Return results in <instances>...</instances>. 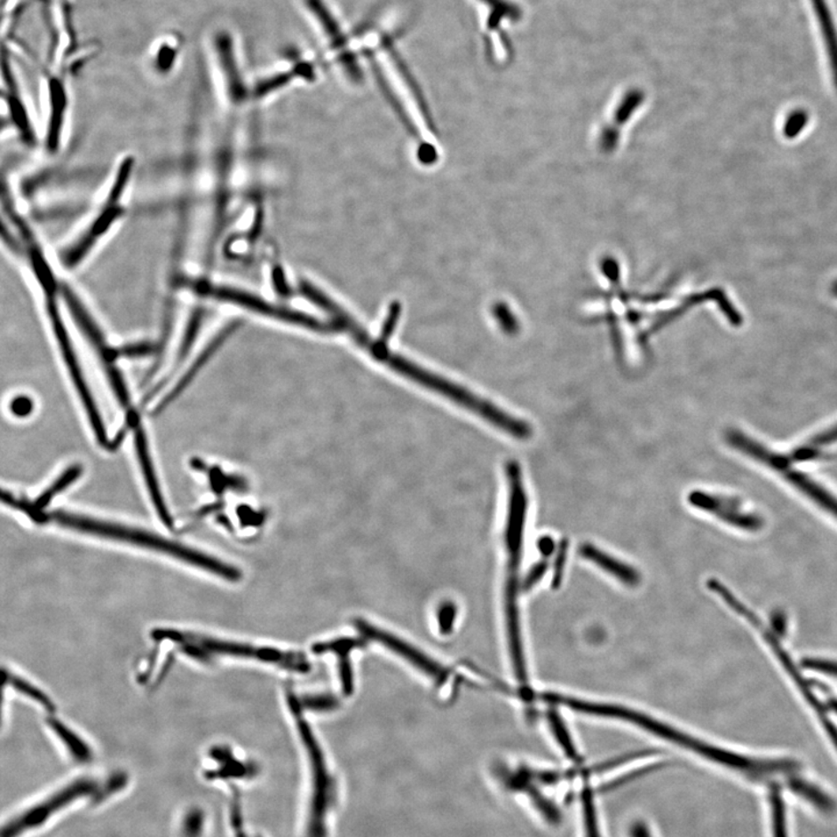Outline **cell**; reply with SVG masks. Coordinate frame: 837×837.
Masks as SVG:
<instances>
[{
    "label": "cell",
    "instance_id": "obj_1",
    "mask_svg": "<svg viewBox=\"0 0 837 837\" xmlns=\"http://www.w3.org/2000/svg\"><path fill=\"white\" fill-rule=\"evenodd\" d=\"M509 482L508 516L504 531V580H502V612L509 617L520 614L521 565L524 561L525 521L528 501L523 472L516 461L506 464Z\"/></svg>",
    "mask_w": 837,
    "mask_h": 837
},
{
    "label": "cell",
    "instance_id": "obj_2",
    "mask_svg": "<svg viewBox=\"0 0 837 837\" xmlns=\"http://www.w3.org/2000/svg\"><path fill=\"white\" fill-rule=\"evenodd\" d=\"M47 520L67 525V527L78 529V531L120 540V541L137 544V546L171 555V557L182 559V561L190 563V565H197L199 568L206 570V572L216 573V575L230 581L241 580V572L234 566L217 561V559L199 553L197 550L190 549V548L184 547L182 544L169 541V540L154 535L152 533L62 512H55L46 516Z\"/></svg>",
    "mask_w": 837,
    "mask_h": 837
},
{
    "label": "cell",
    "instance_id": "obj_3",
    "mask_svg": "<svg viewBox=\"0 0 837 837\" xmlns=\"http://www.w3.org/2000/svg\"><path fill=\"white\" fill-rule=\"evenodd\" d=\"M645 733L657 738L663 739L683 749L696 754L716 764L733 769L743 775L755 780H768L777 775H794L798 765L792 761L784 760H758V758L738 755L737 753L728 752L718 746L686 734L671 724L662 722L651 715L644 723Z\"/></svg>",
    "mask_w": 837,
    "mask_h": 837
},
{
    "label": "cell",
    "instance_id": "obj_4",
    "mask_svg": "<svg viewBox=\"0 0 837 837\" xmlns=\"http://www.w3.org/2000/svg\"><path fill=\"white\" fill-rule=\"evenodd\" d=\"M727 440L738 452L746 454L752 459L778 472L795 489L801 491L807 498H809L810 501L816 502L822 509L832 514L837 519V498L825 490V487H822L816 480L805 475L804 472L792 467L786 456L772 452L767 446L758 444L757 441L750 438L748 435L738 430H730L727 434Z\"/></svg>",
    "mask_w": 837,
    "mask_h": 837
},
{
    "label": "cell",
    "instance_id": "obj_5",
    "mask_svg": "<svg viewBox=\"0 0 837 837\" xmlns=\"http://www.w3.org/2000/svg\"><path fill=\"white\" fill-rule=\"evenodd\" d=\"M153 637H155L156 640L170 639L181 642V644H194L204 649L209 654L257 659L261 662L275 664V666L284 667V669L296 671V673H309L311 669L309 660L302 654H296V652L279 651V649L268 647H254L250 644L220 641L208 636H196V634H182L175 632V630H154Z\"/></svg>",
    "mask_w": 837,
    "mask_h": 837
},
{
    "label": "cell",
    "instance_id": "obj_6",
    "mask_svg": "<svg viewBox=\"0 0 837 837\" xmlns=\"http://www.w3.org/2000/svg\"><path fill=\"white\" fill-rule=\"evenodd\" d=\"M131 171H133V160L127 159L119 167L114 186L111 187L110 196L105 202L104 208H101L99 213L92 220L88 230L85 231V234H83L76 243L63 251L62 262L67 268H74V266L80 265L88 257L92 248L99 243L101 238L107 234V232L114 227L116 221L125 213L120 201H122V194L125 193Z\"/></svg>",
    "mask_w": 837,
    "mask_h": 837
},
{
    "label": "cell",
    "instance_id": "obj_7",
    "mask_svg": "<svg viewBox=\"0 0 837 837\" xmlns=\"http://www.w3.org/2000/svg\"><path fill=\"white\" fill-rule=\"evenodd\" d=\"M99 790V784L95 780H76V782L71 783L70 786L51 795L46 801L33 806L32 809L25 810L20 816L14 817L3 829V837H18L24 834L25 832L32 831V829L39 827V825L50 820V817L61 810L63 807L70 805L77 799L95 794Z\"/></svg>",
    "mask_w": 837,
    "mask_h": 837
},
{
    "label": "cell",
    "instance_id": "obj_8",
    "mask_svg": "<svg viewBox=\"0 0 837 837\" xmlns=\"http://www.w3.org/2000/svg\"><path fill=\"white\" fill-rule=\"evenodd\" d=\"M56 295H58V292H51V294L44 295L47 300V311L48 314H50L52 328L55 330L56 337H58L63 356H65L67 366L69 367L71 377H73L78 394H80L83 404H84L86 413H88L90 422H91L93 430H95L96 437L99 438L100 445L108 446L107 431H105V427L103 422H101L99 410H97L91 394L89 392L88 386H86L85 381L83 379L77 359L75 358L73 349H71L69 337L67 336V330L63 328L61 317H59V313L58 298H56Z\"/></svg>",
    "mask_w": 837,
    "mask_h": 837
},
{
    "label": "cell",
    "instance_id": "obj_9",
    "mask_svg": "<svg viewBox=\"0 0 837 837\" xmlns=\"http://www.w3.org/2000/svg\"><path fill=\"white\" fill-rule=\"evenodd\" d=\"M356 628L367 639L376 641L377 644L384 645L394 654L400 656L401 659L418 669L420 673L430 677L435 684L438 686L448 684L449 671L442 667L440 663L435 662L430 656L423 654L419 649L408 644L407 641L401 640L399 637L394 636L393 634L385 632L384 629L378 628L376 626L369 625L364 620L356 621Z\"/></svg>",
    "mask_w": 837,
    "mask_h": 837
},
{
    "label": "cell",
    "instance_id": "obj_10",
    "mask_svg": "<svg viewBox=\"0 0 837 837\" xmlns=\"http://www.w3.org/2000/svg\"><path fill=\"white\" fill-rule=\"evenodd\" d=\"M689 502L693 508L704 510L734 527L755 532L763 525V521L760 517L746 513L741 504L734 498L704 493V491H693L689 495Z\"/></svg>",
    "mask_w": 837,
    "mask_h": 837
},
{
    "label": "cell",
    "instance_id": "obj_11",
    "mask_svg": "<svg viewBox=\"0 0 837 837\" xmlns=\"http://www.w3.org/2000/svg\"><path fill=\"white\" fill-rule=\"evenodd\" d=\"M580 555L584 559L598 566V569L611 576L613 580L619 581L626 587L634 588L640 584L641 577L639 572L632 566L627 565L624 561L612 557V555L600 550L599 548L584 544L580 548Z\"/></svg>",
    "mask_w": 837,
    "mask_h": 837
},
{
    "label": "cell",
    "instance_id": "obj_12",
    "mask_svg": "<svg viewBox=\"0 0 837 837\" xmlns=\"http://www.w3.org/2000/svg\"><path fill=\"white\" fill-rule=\"evenodd\" d=\"M501 773V780L510 790L525 792L531 798L533 804L541 812L550 824L557 825L561 821V814L553 802L548 801L546 797L532 784L531 771L519 770L516 773Z\"/></svg>",
    "mask_w": 837,
    "mask_h": 837
},
{
    "label": "cell",
    "instance_id": "obj_13",
    "mask_svg": "<svg viewBox=\"0 0 837 837\" xmlns=\"http://www.w3.org/2000/svg\"><path fill=\"white\" fill-rule=\"evenodd\" d=\"M135 446H137V453L138 460H140L142 471H144L146 483H147L150 497L157 513L161 517V520L163 521V524L169 528H172L174 523H172V517L169 514V510L165 508L164 501L162 494H161L159 484H157L155 472H154L152 461H150L147 441H146L144 430L141 428H137L135 431Z\"/></svg>",
    "mask_w": 837,
    "mask_h": 837
},
{
    "label": "cell",
    "instance_id": "obj_14",
    "mask_svg": "<svg viewBox=\"0 0 837 837\" xmlns=\"http://www.w3.org/2000/svg\"><path fill=\"white\" fill-rule=\"evenodd\" d=\"M50 86V122H48L46 145L50 152L55 153L61 145L67 111V96L65 89L59 81H52Z\"/></svg>",
    "mask_w": 837,
    "mask_h": 837
},
{
    "label": "cell",
    "instance_id": "obj_15",
    "mask_svg": "<svg viewBox=\"0 0 837 837\" xmlns=\"http://www.w3.org/2000/svg\"><path fill=\"white\" fill-rule=\"evenodd\" d=\"M359 645H361L359 641L348 639L314 645V652H318V654H321V652H336L339 655L341 684H343V693L345 694H351L354 691V681H352V671L351 663H349L348 652L352 648L359 647Z\"/></svg>",
    "mask_w": 837,
    "mask_h": 837
},
{
    "label": "cell",
    "instance_id": "obj_16",
    "mask_svg": "<svg viewBox=\"0 0 837 837\" xmlns=\"http://www.w3.org/2000/svg\"><path fill=\"white\" fill-rule=\"evenodd\" d=\"M48 723H50L51 730L58 734V737L61 738V741L65 743V746L75 760L80 762L91 760V750L89 749V746H86L77 735H75L73 731L67 730L65 724L52 718L48 720Z\"/></svg>",
    "mask_w": 837,
    "mask_h": 837
},
{
    "label": "cell",
    "instance_id": "obj_17",
    "mask_svg": "<svg viewBox=\"0 0 837 837\" xmlns=\"http://www.w3.org/2000/svg\"><path fill=\"white\" fill-rule=\"evenodd\" d=\"M233 326H231L230 328H227L226 330H225L224 334H220V336L217 337L216 341H214L213 343L209 345L204 354H202L201 358L198 359L197 363H194V366L191 367V369L189 370V373L186 375V377L182 378L181 381H179L178 385L176 386L174 390H172L170 394H169V396L164 398V399L162 400V403H161L160 407H157V410H156L157 412L162 411L163 408L167 407L168 404H170L171 401L175 399L176 396H178V394L183 391V389L186 388L187 383H189L191 379L193 378L197 371L201 369L202 366H204L205 362L208 361L209 358H211L213 351H216V349L219 347L221 341L225 340V337L227 336V334L230 333L233 328H233Z\"/></svg>",
    "mask_w": 837,
    "mask_h": 837
},
{
    "label": "cell",
    "instance_id": "obj_18",
    "mask_svg": "<svg viewBox=\"0 0 837 837\" xmlns=\"http://www.w3.org/2000/svg\"><path fill=\"white\" fill-rule=\"evenodd\" d=\"M4 678L5 682L12 685L14 689L31 698V699L37 701L40 705H43L44 709H47L48 712H55V705L52 704V701L44 694L41 692L39 689H36V686L29 684L28 682L24 681L20 677H17L13 674H10L9 671H3Z\"/></svg>",
    "mask_w": 837,
    "mask_h": 837
},
{
    "label": "cell",
    "instance_id": "obj_19",
    "mask_svg": "<svg viewBox=\"0 0 837 837\" xmlns=\"http://www.w3.org/2000/svg\"><path fill=\"white\" fill-rule=\"evenodd\" d=\"M548 723L550 724L551 731L557 741L561 746L563 752H565V756L572 758V760H577L578 752L568 730H566L565 723L558 718L557 713L551 712L548 715Z\"/></svg>",
    "mask_w": 837,
    "mask_h": 837
},
{
    "label": "cell",
    "instance_id": "obj_20",
    "mask_svg": "<svg viewBox=\"0 0 837 837\" xmlns=\"http://www.w3.org/2000/svg\"><path fill=\"white\" fill-rule=\"evenodd\" d=\"M482 2L487 4L493 9L491 10L493 12H491L489 22H487L490 29L497 28L505 18L516 21L521 16L519 7L514 5V4L505 2V0H482Z\"/></svg>",
    "mask_w": 837,
    "mask_h": 837
},
{
    "label": "cell",
    "instance_id": "obj_21",
    "mask_svg": "<svg viewBox=\"0 0 837 837\" xmlns=\"http://www.w3.org/2000/svg\"><path fill=\"white\" fill-rule=\"evenodd\" d=\"M81 474V467H78V465H76V467H71L69 470H67L65 474L59 477L58 482L52 484L50 489H48L46 493L37 499L36 504L33 505L34 509H36L37 510H43L48 504H50L51 498L54 497L55 494H58L59 493H61L62 490H65L66 487L69 486L70 483H73L75 479H77Z\"/></svg>",
    "mask_w": 837,
    "mask_h": 837
},
{
    "label": "cell",
    "instance_id": "obj_22",
    "mask_svg": "<svg viewBox=\"0 0 837 837\" xmlns=\"http://www.w3.org/2000/svg\"><path fill=\"white\" fill-rule=\"evenodd\" d=\"M773 837H787L786 806L779 788L772 787L770 795Z\"/></svg>",
    "mask_w": 837,
    "mask_h": 837
},
{
    "label": "cell",
    "instance_id": "obj_23",
    "mask_svg": "<svg viewBox=\"0 0 837 837\" xmlns=\"http://www.w3.org/2000/svg\"><path fill=\"white\" fill-rule=\"evenodd\" d=\"M581 809H583L585 835L587 837H600L598 820H596V812L595 801L591 788H584L580 794Z\"/></svg>",
    "mask_w": 837,
    "mask_h": 837
},
{
    "label": "cell",
    "instance_id": "obj_24",
    "mask_svg": "<svg viewBox=\"0 0 837 837\" xmlns=\"http://www.w3.org/2000/svg\"><path fill=\"white\" fill-rule=\"evenodd\" d=\"M457 618V607L453 602L442 603L437 612L438 630L442 636H449L453 632L454 624Z\"/></svg>",
    "mask_w": 837,
    "mask_h": 837
},
{
    "label": "cell",
    "instance_id": "obj_25",
    "mask_svg": "<svg viewBox=\"0 0 837 837\" xmlns=\"http://www.w3.org/2000/svg\"><path fill=\"white\" fill-rule=\"evenodd\" d=\"M807 122H809V114H807L806 111H794V114L788 115L786 126H784V135H786L787 138L798 137L802 130L805 129Z\"/></svg>",
    "mask_w": 837,
    "mask_h": 837
},
{
    "label": "cell",
    "instance_id": "obj_26",
    "mask_svg": "<svg viewBox=\"0 0 837 837\" xmlns=\"http://www.w3.org/2000/svg\"><path fill=\"white\" fill-rule=\"evenodd\" d=\"M299 704L302 707L313 709V711H329L336 707V700L328 696L305 698L303 701H299Z\"/></svg>",
    "mask_w": 837,
    "mask_h": 837
},
{
    "label": "cell",
    "instance_id": "obj_27",
    "mask_svg": "<svg viewBox=\"0 0 837 837\" xmlns=\"http://www.w3.org/2000/svg\"><path fill=\"white\" fill-rule=\"evenodd\" d=\"M33 404L31 399L26 397L16 398L11 404V411L18 416H26L32 412Z\"/></svg>",
    "mask_w": 837,
    "mask_h": 837
},
{
    "label": "cell",
    "instance_id": "obj_28",
    "mask_svg": "<svg viewBox=\"0 0 837 837\" xmlns=\"http://www.w3.org/2000/svg\"><path fill=\"white\" fill-rule=\"evenodd\" d=\"M835 442H837V426L817 435V437L813 438V441L810 442V446L819 448V446L835 444Z\"/></svg>",
    "mask_w": 837,
    "mask_h": 837
},
{
    "label": "cell",
    "instance_id": "obj_29",
    "mask_svg": "<svg viewBox=\"0 0 837 837\" xmlns=\"http://www.w3.org/2000/svg\"><path fill=\"white\" fill-rule=\"evenodd\" d=\"M149 351H152V347L149 344H140L120 349L119 351H116V355H142L148 354Z\"/></svg>",
    "mask_w": 837,
    "mask_h": 837
},
{
    "label": "cell",
    "instance_id": "obj_30",
    "mask_svg": "<svg viewBox=\"0 0 837 837\" xmlns=\"http://www.w3.org/2000/svg\"><path fill=\"white\" fill-rule=\"evenodd\" d=\"M630 837H652L648 825L642 821L634 822L629 829Z\"/></svg>",
    "mask_w": 837,
    "mask_h": 837
},
{
    "label": "cell",
    "instance_id": "obj_31",
    "mask_svg": "<svg viewBox=\"0 0 837 837\" xmlns=\"http://www.w3.org/2000/svg\"><path fill=\"white\" fill-rule=\"evenodd\" d=\"M832 291H833V294L837 296V280L835 281L834 284H833Z\"/></svg>",
    "mask_w": 837,
    "mask_h": 837
}]
</instances>
